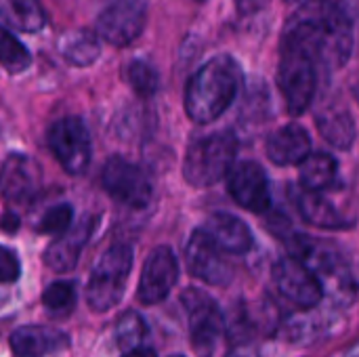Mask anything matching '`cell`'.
Returning a JSON list of instances; mask_svg holds the SVG:
<instances>
[{"instance_id":"1","label":"cell","mask_w":359,"mask_h":357,"mask_svg":"<svg viewBox=\"0 0 359 357\" xmlns=\"http://www.w3.org/2000/svg\"><path fill=\"white\" fill-rule=\"evenodd\" d=\"M284 38L305 48L324 69L343 67L353 50V27L337 0H303Z\"/></svg>"},{"instance_id":"2","label":"cell","mask_w":359,"mask_h":357,"mask_svg":"<svg viewBox=\"0 0 359 357\" xmlns=\"http://www.w3.org/2000/svg\"><path fill=\"white\" fill-rule=\"evenodd\" d=\"M242 86V69L229 55L206 61L187 82L185 112L198 124L219 120L236 101Z\"/></svg>"},{"instance_id":"3","label":"cell","mask_w":359,"mask_h":357,"mask_svg":"<svg viewBox=\"0 0 359 357\" xmlns=\"http://www.w3.org/2000/svg\"><path fill=\"white\" fill-rule=\"evenodd\" d=\"M238 137L231 130L196 139L183 160V177L194 187H210L227 177L236 162Z\"/></svg>"},{"instance_id":"4","label":"cell","mask_w":359,"mask_h":357,"mask_svg":"<svg viewBox=\"0 0 359 357\" xmlns=\"http://www.w3.org/2000/svg\"><path fill=\"white\" fill-rule=\"evenodd\" d=\"M318 63L316 59L290 40H282L280 63H278V86L286 101L290 116H303L318 90Z\"/></svg>"},{"instance_id":"5","label":"cell","mask_w":359,"mask_h":357,"mask_svg":"<svg viewBox=\"0 0 359 357\" xmlns=\"http://www.w3.org/2000/svg\"><path fill=\"white\" fill-rule=\"evenodd\" d=\"M130 269L133 248L128 244H114L101 255L86 284V303L95 314H105L122 301Z\"/></svg>"},{"instance_id":"6","label":"cell","mask_w":359,"mask_h":357,"mask_svg":"<svg viewBox=\"0 0 359 357\" xmlns=\"http://www.w3.org/2000/svg\"><path fill=\"white\" fill-rule=\"evenodd\" d=\"M181 303L187 311L189 337L196 353L200 357H210L225 332V318L221 307L208 292L200 288H187L181 297Z\"/></svg>"},{"instance_id":"7","label":"cell","mask_w":359,"mask_h":357,"mask_svg":"<svg viewBox=\"0 0 359 357\" xmlns=\"http://www.w3.org/2000/svg\"><path fill=\"white\" fill-rule=\"evenodd\" d=\"M48 147L61 168L69 175H82L93 156L90 135L84 122L76 116L61 118L53 122L46 130Z\"/></svg>"},{"instance_id":"8","label":"cell","mask_w":359,"mask_h":357,"mask_svg":"<svg viewBox=\"0 0 359 357\" xmlns=\"http://www.w3.org/2000/svg\"><path fill=\"white\" fill-rule=\"evenodd\" d=\"M101 185L116 202L128 208H145L154 196L149 175L141 166L120 156H114L105 162L101 170Z\"/></svg>"},{"instance_id":"9","label":"cell","mask_w":359,"mask_h":357,"mask_svg":"<svg viewBox=\"0 0 359 357\" xmlns=\"http://www.w3.org/2000/svg\"><path fill=\"white\" fill-rule=\"evenodd\" d=\"M273 284L278 292L297 309H313L324 299V286L316 271H311L297 257H284L273 265Z\"/></svg>"},{"instance_id":"10","label":"cell","mask_w":359,"mask_h":357,"mask_svg":"<svg viewBox=\"0 0 359 357\" xmlns=\"http://www.w3.org/2000/svg\"><path fill=\"white\" fill-rule=\"evenodd\" d=\"M147 21V6L141 0H116L97 17V36L111 46L135 42Z\"/></svg>"},{"instance_id":"11","label":"cell","mask_w":359,"mask_h":357,"mask_svg":"<svg viewBox=\"0 0 359 357\" xmlns=\"http://www.w3.org/2000/svg\"><path fill=\"white\" fill-rule=\"evenodd\" d=\"M227 191L238 206L250 213H267L271 208V189L267 173L252 160L233 162L227 173Z\"/></svg>"},{"instance_id":"12","label":"cell","mask_w":359,"mask_h":357,"mask_svg":"<svg viewBox=\"0 0 359 357\" xmlns=\"http://www.w3.org/2000/svg\"><path fill=\"white\" fill-rule=\"evenodd\" d=\"M185 263L194 278L210 286H225L233 278V269L227 263L225 252L204 229H196L191 234L185 246Z\"/></svg>"},{"instance_id":"13","label":"cell","mask_w":359,"mask_h":357,"mask_svg":"<svg viewBox=\"0 0 359 357\" xmlns=\"http://www.w3.org/2000/svg\"><path fill=\"white\" fill-rule=\"evenodd\" d=\"M179 280V261L168 246H158L149 252L137 288V297L143 305L162 303Z\"/></svg>"},{"instance_id":"14","label":"cell","mask_w":359,"mask_h":357,"mask_svg":"<svg viewBox=\"0 0 359 357\" xmlns=\"http://www.w3.org/2000/svg\"><path fill=\"white\" fill-rule=\"evenodd\" d=\"M42 187L40 164L25 154H8L0 164V196L11 204H23Z\"/></svg>"},{"instance_id":"15","label":"cell","mask_w":359,"mask_h":357,"mask_svg":"<svg viewBox=\"0 0 359 357\" xmlns=\"http://www.w3.org/2000/svg\"><path fill=\"white\" fill-rule=\"evenodd\" d=\"M265 151L273 164L294 166V164H301L311 154V137L301 124L290 122V124L280 126L267 137Z\"/></svg>"},{"instance_id":"16","label":"cell","mask_w":359,"mask_h":357,"mask_svg":"<svg viewBox=\"0 0 359 357\" xmlns=\"http://www.w3.org/2000/svg\"><path fill=\"white\" fill-rule=\"evenodd\" d=\"M8 343L15 357H44L67 349L69 337L48 326H23L11 335Z\"/></svg>"},{"instance_id":"17","label":"cell","mask_w":359,"mask_h":357,"mask_svg":"<svg viewBox=\"0 0 359 357\" xmlns=\"http://www.w3.org/2000/svg\"><path fill=\"white\" fill-rule=\"evenodd\" d=\"M202 229L227 255H246L255 244L250 227L242 219H238L236 215H229V213L210 215Z\"/></svg>"},{"instance_id":"18","label":"cell","mask_w":359,"mask_h":357,"mask_svg":"<svg viewBox=\"0 0 359 357\" xmlns=\"http://www.w3.org/2000/svg\"><path fill=\"white\" fill-rule=\"evenodd\" d=\"M95 221H82L76 227H69L67 231H63L46 250H44V263L46 267H50L55 274H67L76 267L80 252L84 248V244L90 238Z\"/></svg>"},{"instance_id":"19","label":"cell","mask_w":359,"mask_h":357,"mask_svg":"<svg viewBox=\"0 0 359 357\" xmlns=\"http://www.w3.org/2000/svg\"><path fill=\"white\" fill-rule=\"evenodd\" d=\"M297 208L299 215L313 227L320 229H347L353 225L322 191H309V189H299L297 191Z\"/></svg>"},{"instance_id":"20","label":"cell","mask_w":359,"mask_h":357,"mask_svg":"<svg viewBox=\"0 0 359 357\" xmlns=\"http://www.w3.org/2000/svg\"><path fill=\"white\" fill-rule=\"evenodd\" d=\"M316 126L320 135L339 149H349L355 141V122L347 107L337 103H326L316 114Z\"/></svg>"},{"instance_id":"21","label":"cell","mask_w":359,"mask_h":357,"mask_svg":"<svg viewBox=\"0 0 359 357\" xmlns=\"http://www.w3.org/2000/svg\"><path fill=\"white\" fill-rule=\"evenodd\" d=\"M0 25L17 32H38L46 25V13L38 0H0Z\"/></svg>"},{"instance_id":"22","label":"cell","mask_w":359,"mask_h":357,"mask_svg":"<svg viewBox=\"0 0 359 357\" xmlns=\"http://www.w3.org/2000/svg\"><path fill=\"white\" fill-rule=\"evenodd\" d=\"M59 53L72 65H90L101 55V38L90 29H69L59 38Z\"/></svg>"},{"instance_id":"23","label":"cell","mask_w":359,"mask_h":357,"mask_svg":"<svg viewBox=\"0 0 359 357\" xmlns=\"http://www.w3.org/2000/svg\"><path fill=\"white\" fill-rule=\"evenodd\" d=\"M299 170V179L303 189L309 191H324L328 187H332L337 183V175H339V166L337 160L330 154H309L301 164Z\"/></svg>"},{"instance_id":"24","label":"cell","mask_w":359,"mask_h":357,"mask_svg":"<svg viewBox=\"0 0 359 357\" xmlns=\"http://www.w3.org/2000/svg\"><path fill=\"white\" fill-rule=\"evenodd\" d=\"M0 65L8 74H21L32 65L27 46L4 25H0Z\"/></svg>"},{"instance_id":"25","label":"cell","mask_w":359,"mask_h":357,"mask_svg":"<svg viewBox=\"0 0 359 357\" xmlns=\"http://www.w3.org/2000/svg\"><path fill=\"white\" fill-rule=\"evenodd\" d=\"M145 341H147V324H145V320L137 311H126L116 324V343H118V347L124 353H128V351L145 347Z\"/></svg>"},{"instance_id":"26","label":"cell","mask_w":359,"mask_h":357,"mask_svg":"<svg viewBox=\"0 0 359 357\" xmlns=\"http://www.w3.org/2000/svg\"><path fill=\"white\" fill-rule=\"evenodd\" d=\"M78 295L74 282H55L42 292V305L53 318H67L76 307Z\"/></svg>"},{"instance_id":"27","label":"cell","mask_w":359,"mask_h":357,"mask_svg":"<svg viewBox=\"0 0 359 357\" xmlns=\"http://www.w3.org/2000/svg\"><path fill=\"white\" fill-rule=\"evenodd\" d=\"M124 78L130 84V88L141 95V97H151L156 95L158 86H160V76L156 72V67L143 59H133L126 63L124 67Z\"/></svg>"},{"instance_id":"28","label":"cell","mask_w":359,"mask_h":357,"mask_svg":"<svg viewBox=\"0 0 359 357\" xmlns=\"http://www.w3.org/2000/svg\"><path fill=\"white\" fill-rule=\"evenodd\" d=\"M74 221V208L69 204H57L48 208L42 219L38 221V234H50V236H61L72 227Z\"/></svg>"},{"instance_id":"29","label":"cell","mask_w":359,"mask_h":357,"mask_svg":"<svg viewBox=\"0 0 359 357\" xmlns=\"http://www.w3.org/2000/svg\"><path fill=\"white\" fill-rule=\"evenodd\" d=\"M21 276V263L15 250L0 246V284H13Z\"/></svg>"},{"instance_id":"30","label":"cell","mask_w":359,"mask_h":357,"mask_svg":"<svg viewBox=\"0 0 359 357\" xmlns=\"http://www.w3.org/2000/svg\"><path fill=\"white\" fill-rule=\"evenodd\" d=\"M271 0H236V8L240 15H255L263 8H267Z\"/></svg>"},{"instance_id":"31","label":"cell","mask_w":359,"mask_h":357,"mask_svg":"<svg viewBox=\"0 0 359 357\" xmlns=\"http://www.w3.org/2000/svg\"><path fill=\"white\" fill-rule=\"evenodd\" d=\"M337 4L347 13V17L353 21V17L359 15V0H337Z\"/></svg>"},{"instance_id":"32","label":"cell","mask_w":359,"mask_h":357,"mask_svg":"<svg viewBox=\"0 0 359 357\" xmlns=\"http://www.w3.org/2000/svg\"><path fill=\"white\" fill-rule=\"evenodd\" d=\"M227 357H259V353L252 347H248V345H236Z\"/></svg>"},{"instance_id":"33","label":"cell","mask_w":359,"mask_h":357,"mask_svg":"<svg viewBox=\"0 0 359 357\" xmlns=\"http://www.w3.org/2000/svg\"><path fill=\"white\" fill-rule=\"evenodd\" d=\"M124 357H158V356H156V351H154V349H149V347H141V349H135V351L124 353Z\"/></svg>"},{"instance_id":"34","label":"cell","mask_w":359,"mask_h":357,"mask_svg":"<svg viewBox=\"0 0 359 357\" xmlns=\"http://www.w3.org/2000/svg\"><path fill=\"white\" fill-rule=\"evenodd\" d=\"M8 231H15L17 227H19V219L17 217H13V215H4V223H2Z\"/></svg>"},{"instance_id":"35","label":"cell","mask_w":359,"mask_h":357,"mask_svg":"<svg viewBox=\"0 0 359 357\" xmlns=\"http://www.w3.org/2000/svg\"><path fill=\"white\" fill-rule=\"evenodd\" d=\"M353 95H355V99H358V103H359V80L355 82V86H353Z\"/></svg>"},{"instance_id":"36","label":"cell","mask_w":359,"mask_h":357,"mask_svg":"<svg viewBox=\"0 0 359 357\" xmlns=\"http://www.w3.org/2000/svg\"><path fill=\"white\" fill-rule=\"evenodd\" d=\"M286 2H288V4H294V2H297V4H301L303 0H286Z\"/></svg>"},{"instance_id":"37","label":"cell","mask_w":359,"mask_h":357,"mask_svg":"<svg viewBox=\"0 0 359 357\" xmlns=\"http://www.w3.org/2000/svg\"><path fill=\"white\" fill-rule=\"evenodd\" d=\"M170 357H185V356H170Z\"/></svg>"},{"instance_id":"38","label":"cell","mask_w":359,"mask_h":357,"mask_svg":"<svg viewBox=\"0 0 359 357\" xmlns=\"http://www.w3.org/2000/svg\"><path fill=\"white\" fill-rule=\"evenodd\" d=\"M198 2H204V0H198Z\"/></svg>"}]
</instances>
